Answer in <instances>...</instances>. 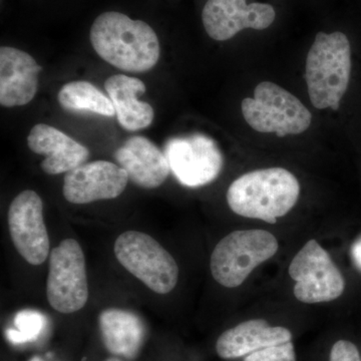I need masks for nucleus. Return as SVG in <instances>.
I'll use <instances>...</instances> for the list:
<instances>
[{
  "label": "nucleus",
  "instance_id": "obj_1",
  "mask_svg": "<svg viewBox=\"0 0 361 361\" xmlns=\"http://www.w3.org/2000/svg\"><path fill=\"white\" fill-rule=\"evenodd\" d=\"M90 39L99 58L128 73L151 71L160 59L155 30L145 21L118 11L99 14L90 27Z\"/></svg>",
  "mask_w": 361,
  "mask_h": 361
},
{
  "label": "nucleus",
  "instance_id": "obj_5",
  "mask_svg": "<svg viewBox=\"0 0 361 361\" xmlns=\"http://www.w3.org/2000/svg\"><path fill=\"white\" fill-rule=\"evenodd\" d=\"M241 109L252 129L278 137L302 134L312 122L310 110L294 94L271 82H260L254 97L243 99Z\"/></svg>",
  "mask_w": 361,
  "mask_h": 361
},
{
  "label": "nucleus",
  "instance_id": "obj_10",
  "mask_svg": "<svg viewBox=\"0 0 361 361\" xmlns=\"http://www.w3.org/2000/svg\"><path fill=\"white\" fill-rule=\"evenodd\" d=\"M8 228L14 247L32 265H40L49 255V237L44 220V203L37 192L26 190L11 202Z\"/></svg>",
  "mask_w": 361,
  "mask_h": 361
},
{
  "label": "nucleus",
  "instance_id": "obj_24",
  "mask_svg": "<svg viewBox=\"0 0 361 361\" xmlns=\"http://www.w3.org/2000/svg\"><path fill=\"white\" fill-rule=\"evenodd\" d=\"M106 361H122V360H118V358H116V357H111V358H109V360H106Z\"/></svg>",
  "mask_w": 361,
  "mask_h": 361
},
{
  "label": "nucleus",
  "instance_id": "obj_17",
  "mask_svg": "<svg viewBox=\"0 0 361 361\" xmlns=\"http://www.w3.org/2000/svg\"><path fill=\"white\" fill-rule=\"evenodd\" d=\"M104 89L115 106L116 118L123 130L137 132L147 129L153 123V106L137 99L147 90L141 80L125 75H111L104 82Z\"/></svg>",
  "mask_w": 361,
  "mask_h": 361
},
{
  "label": "nucleus",
  "instance_id": "obj_18",
  "mask_svg": "<svg viewBox=\"0 0 361 361\" xmlns=\"http://www.w3.org/2000/svg\"><path fill=\"white\" fill-rule=\"evenodd\" d=\"M102 341L106 348L116 356L134 360L139 355L146 327L139 315L120 308H108L99 315Z\"/></svg>",
  "mask_w": 361,
  "mask_h": 361
},
{
  "label": "nucleus",
  "instance_id": "obj_22",
  "mask_svg": "<svg viewBox=\"0 0 361 361\" xmlns=\"http://www.w3.org/2000/svg\"><path fill=\"white\" fill-rule=\"evenodd\" d=\"M329 361H361V357L353 342L338 341L332 346Z\"/></svg>",
  "mask_w": 361,
  "mask_h": 361
},
{
  "label": "nucleus",
  "instance_id": "obj_6",
  "mask_svg": "<svg viewBox=\"0 0 361 361\" xmlns=\"http://www.w3.org/2000/svg\"><path fill=\"white\" fill-rule=\"evenodd\" d=\"M114 250L123 267L152 291L168 294L177 285L179 267L174 257L146 233L123 232Z\"/></svg>",
  "mask_w": 361,
  "mask_h": 361
},
{
  "label": "nucleus",
  "instance_id": "obj_8",
  "mask_svg": "<svg viewBox=\"0 0 361 361\" xmlns=\"http://www.w3.org/2000/svg\"><path fill=\"white\" fill-rule=\"evenodd\" d=\"M294 295L300 302H330L343 293L345 281L325 249L310 240L292 259L288 269Z\"/></svg>",
  "mask_w": 361,
  "mask_h": 361
},
{
  "label": "nucleus",
  "instance_id": "obj_9",
  "mask_svg": "<svg viewBox=\"0 0 361 361\" xmlns=\"http://www.w3.org/2000/svg\"><path fill=\"white\" fill-rule=\"evenodd\" d=\"M164 153L175 177L190 188L210 184L217 179L224 165L217 142L206 135L172 137L166 142Z\"/></svg>",
  "mask_w": 361,
  "mask_h": 361
},
{
  "label": "nucleus",
  "instance_id": "obj_11",
  "mask_svg": "<svg viewBox=\"0 0 361 361\" xmlns=\"http://www.w3.org/2000/svg\"><path fill=\"white\" fill-rule=\"evenodd\" d=\"M275 16V9L270 4H248L246 0H207L202 11L207 35L218 42L232 39L246 28L266 30Z\"/></svg>",
  "mask_w": 361,
  "mask_h": 361
},
{
  "label": "nucleus",
  "instance_id": "obj_23",
  "mask_svg": "<svg viewBox=\"0 0 361 361\" xmlns=\"http://www.w3.org/2000/svg\"><path fill=\"white\" fill-rule=\"evenodd\" d=\"M351 258L358 270L361 271V237L351 246Z\"/></svg>",
  "mask_w": 361,
  "mask_h": 361
},
{
  "label": "nucleus",
  "instance_id": "obj_21",
  "mask_svg": "<svg viewBox=\"0 0 361 361\" xmlns=\"http://www.w3.org/2000/svg\"><path fill=\"white\" fill-rule=\"evenodd\" d=\"M244 361H296L295 349L291 341L269 346L246 355Z\"/></svg>",
  "mask_w": 361,
  "mask_h": 361
},
{
  "label": "nucleus",
  "instance_id": "obj_3",
  "mask_svg": "<svg viewBox=\"0 0 361 361\" xmlns=\"http://www.w3.org/2000/svg\"><path fill=\"white\" fill-rule=\"evenodd\" d=\"M351 73V49L341 32H318L306 59L308 94L317 110L337 111L348 90Z\"/></svg>",
  "mask_w": 361,
  "mask_h": 361
},
{
  "label": "nucleus",
  "instance_id": "obj_2",
  "mask_svg": "<svg viewBox=\"0 0 361 361\" xmlns=\"http://www.w3.org/2000/svg\"><path fill=\"white\" fill-rule=\"evenodd\" d=\"M300 195L295 176L283 168L252 171L230 185L227 202L242 217L275 224L292 210Z\"/></svg>",
  "mask_w": 361,
  "mask_h": 361
},
{
  "label": "nucleus",
  "instance_id": "obj_12",
  "mask_svg": "<svg viewBox=\"0 0 361 361\" xmlns=\"http://www.w3.org/2000/svg\"><path fill=\"white\" fill-rule=\"evenodd\" d=\"M129 180L127 172L111 161H90L66 173L63 193L77 205L111 200L123 193Z\"/></svg>",
  "mask_w": 361,
  "mask_h": 361
},
{
  "label": "nucleus",
  "instance_id": "obj_15",
  "mask_svg": "<svg viewBox=\"0 0 361 361\" xmlns=\"http://www.w3.org/2000/svg\"><path fill=\"white\" fill-rule=\"evenodd\" d=\"M27 145L33 153L45 157L40 166L49 175L70 172L84 165L90 157L87 147L45 123H39L30 130Z\"/></svg>",
  "mask_w": 361,
  "mask_h": 361
},
{
  "label": "nucleus",
  "instance_id": "obj_7",
  "mask_svg": "<svg viewBox=\"0 0 361 361\" xmlns=\"http://www.w3.org/2000/svg\"><path fill=\"white\" fill-rule=\"evenodd\" d=\"M47 300L54 310L70 314L85 307L89 299L85 259L75 239H66L49 255Z\"/></svg>",
  "mask_w": 361,
  "mask_h": 361
},
{
  "label": "nucleus",
  "instance_id": "obj_14",
  "mask_svg": "<svg viewBox=\"0 0 361 361\" xmlns=\"http://www.w3.org/2000/svg\"><path fill=\"white\" fill-rule=\"evenodd\" d=\"M116 161L127 172L130 182L142 189L161 186L170 175L167 157L153 142L135 135L116 149Z\"/></svg>",
  "mask_w": 361,
  "mask_h": 361
},
{
  "label": "nucleus",
  "instance_id": "obj_19",
  "mask_svg": "<svg viewBox=\"0 0 361 361\" xmlns=\"http://www.w3.org/2000/svg\"><path fill=\"white\" fill-rule=\"evenodd\" d=\"M58 99L61 109L70 113H90L104 116L116 115L110 97L85 80H75L63 85Z\"/></svg>",
  "mask_w": 361,
  "mask_h": 361
},
{
  "label": "nucleus",
  "instance_id": "obj_16",
  "mask_svg": "<svg viewBox=\"0 0 361 361\" xmlns=\"http://www.w3.org/2000/svg\"><path fill=\"white\" fill-rule=\"evenodd\" d=\"M291 339V332L285 327L270 326L264 319H252L223 332L216 343V350L220 357L232 360Z\"/></svg>",
  "mask_w": 361,
  "mask_h": 361
},
{
  "label": "nucleus",
  "instance_id": "obj_13",
  "mask_svg": "<svg viewBox=\"0 0 361 361\" xmlns=\"http://www.w3.org/2000/svg\"><path fill=\"white\" fill-rule=\"evenodd\" d=\"M42 68L27 52L11 47L0 49V104L25 106L35 99Z\"/></svg>",
  "mask_w": 361,
  "mask_h": 361
},
{
  "label": "nucleus",
  "instance_id": "obj_4",
  "mask_svg": "<svg viewBox=\"0 0 361 361\" xmlns=\"http://www.w3.org/2000/svg\"><path fill=\"white\" fill-rule=\"evenodd\" d=\"M276 237L265 230L230 233L216 245L211 255L212 276L227 288L246 281L252 271L277 253Z\"/></svg>",
  "mask_w": 361,
  "mask_h": 361
},
{
  "label": "nucleus",
  "instance_id": "obj_20",
  "mask_svg": "<svg viewBox=\"0 0 361 361\" xmlns=\"http://www.w3.org/2000/svg\"><path fill=\"white\" fill-rule=\"evenodd\" d=\"M14 329H7V339L14 344L37 341L47 325V318L35 310H23L14 317Z\"/></svg>",
  "mask_w": 361,
  "mask_h": 361
},
{
  "label": "nucleus",
  "instance_id": "obj_25",
  "mask_svg": "<svg viewBox=\"0 0 361 361\" xmlns=\"http://www.w3.org/2000/svg\"><path fill=\"white\" fill-rule=\"evenodd\" d=\"M30 361H40V360L39 357H35V358H33V360H32Z\"/></svg>",
  "mask_w": 361,
  "mask_h": 361
}]
</instances>
